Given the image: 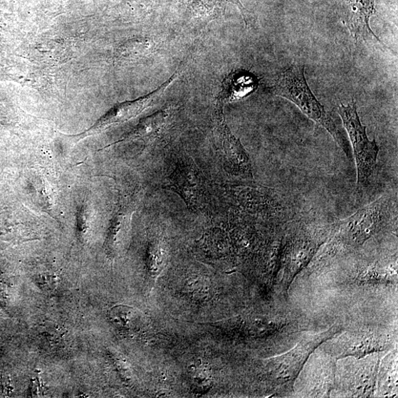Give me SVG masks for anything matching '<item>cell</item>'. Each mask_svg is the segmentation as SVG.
Masks as SVG:
<instances>
[{"label": "cell", "instance_id": "17", "mask_svg": "<svg viewBox=\"0 0 398 398\" xmlns=\"http://www.w3.org/2000/svg\"><path fill=\"white\" fill-rule=\"evenodd\" d=\"M193 383L196 388L205 390L211 387V375L206 369L197 368L192 375Z\"/></svg>", "mask_w": 398, "mask_h": 398}, {"label": "cell", "instance_id": "1", "mask_svg": "<svg viewBox=\"0 0 398 398\" xmlns=\"http://www.w3.org/2000/svg\"><path fill=\"white\" fill-rule=\"evenodd\" d=\"M274 93L292 103L310 120L325 129L350 157L349 144L331 115L310 90L305 77V67L294 65L282 73L274 86Z\"/></svg>", "mask_w": 398, "mask_h": 398}, {"label": "cell", "instance_id": "11", "mask_svg": "<svg viewBox=\"0 0 398 398\" xmlns=\"http://www.w3.org/2000/svg\"><path fill=\"white\" fill-rule=\"evenodd\" d=\"M258 88L257 78L247 72H239L231 75L227 81V85L222 100H236L243 98Z\"/></svg>", "mask_w": 398, "mask_h": 398}, {"label": "cell", "instance_id": "2", "mask_svg": "<svg viewBox=\"0 0 398 398\" xmlns=\"http://www.w3.org/2000/svg\"><path fill=\"white\" fill-rule=\"evenodd\" d=\"M391 201L382 197L350 217L335 224L332 229V248H355L378 234L390 216Z\"/></svg>", "mask_w": 398, "mask_h": 398}, {"label": "cell", "instance_id": "3", "mask_svg": "<svg viewBox=\"0 0 398 398\" xmlns=\"http://www.w3.org/2000/svg\"><path fill=\"white\" fill-rule=\"evenodd\" d=\"M338 113L342 119L352 146L357 169V184L360 187H366L378 159L379 145L375 140H369L366 127L360 120L357 105L354 100L347 106L341 104Z\"/></svg>", "mask_w": 398, "mask_h": 398}, {"label": "cell", "instance_id": "16", "mask_svg": "<svg viewBox=\"0 0 398 398\" xmlns=\"http://www.w3.org/2000/svg\"><path fill=\"white\" fill-rule=\"evenodd\" d=\"M136 317L135 309L127 305H117L110 311V320L121 328H130Z\"/></svg>", "mask_w": 398, "mask_h": 398}, {"label": "cell", "instance_id": "21", "mask_svg": "<svg viewBox=\"0 0 398 398\" xmlns=\"http://www.w3.org/2000/svg\"><path fill=\"white\" fill-rule=\"evenodd\" d=\"M43 382L39 379V377H36L35 379H32L31 383V392L34 397H38L39 394L44 391Z\"/></svg>", "mask_w": 398, "mask_h": 398}, {"label": "cell", "instance_id": "19", "mask_svg": "<svg viewBox=\"0 0 398 398\" xmlns=\"http://www.w3.org/2000/svg\"><path fill=\"white\" fill-rule=\"evenodd\" d=\"M78 226L80 233L83 236L87 234L89 227V214L88 209L82 206L78 214Z\"/></svg>", "mask_w": 398, "mask_h": 398}, {"label": "cell", "instance_id": "10", "mask_svg": "<svg viewBox=\"0 0 398 398\" xmlns=\"http://www.w3.org/2000/svg\"><path fill=\"white\" fill-rule=\"evenodd\" d=\"M169 187L179 194L185 203L195 209L197 206L200 178L194 164L182 160L169 179Z\"/></svg>", "mask_w": 398, "mask_h": 398}, {"label": "cell", "instance_id": "5", "mask_svg": "<svg viewBox=\"0 0 398 398\" xmlns=\"http://www.w3.org/2000/svg\"><path fill=\"white\" fill-rule=\"evenodd\" d=\"M340 331L337 328H332L325 332L306 337L294 349L271 361L268 369L272 380L282 386L294 382L310 355Z\"/></svg>", "mask_w": 398, "mask_h": 398}, {"label": "cell", "instance_id": "13", "mask_svg": "<svg viewBox=\"0 0 398 398\" xmlns=\"http://www.w3.org/2000/svg\"><path fill=\"white\" fill-rule=\"evenodd\" d=\"M167 117L169 114L162 110L144 119L136 130L130 135V137L151 140L157 137L163 129Z\"/></svg>", "mask_w": 398, "mask_h": 398}, {"label": "cell", "instance_id": "12", "mask_svg": "<svg viewBox=\"0 0 398 398\" xmlns=\"http://www.w3.org/2000/svg\"><path fill=\"white\" fill-rule=\"evenodd\" d=\"M396 281L395 268L384 266L379 263L363 268L356 278V282L364 284L394 283Z\"/></svg>", "mask_w": 398, "mask_h": 398}, {"label": "cell", "instance_id": "4", "mask_svg": "<svg viewBox=\"0 0 398 398\" xmlns=\"http://www.w3.org/2000/svg\"><path fill=\"white\" fill-rule=\"evenodd\" d=\"M324 240L317 231L305 226L287 237L281 249L279 267L283 271V288L287 291L300 272L317 253Z\"/></svg>", "mask_w": 398, "mask_h": 398}, {"label": "cell", "instance_id": "14", "mask_svg": "<svg viewBox=\"0 0 398 398\" xmlns=\"http://www.w3.org/2000/svg\"><path fill=\"white\" fill-rule=\"evenodd\" d=\"M166 260V249L164 243L160 239L154 240L150 245L147 256L149 269L154 274L163 268Z\"/></svg>", "mask_w": 398, "mask_h": 398}, {"label": "cell", "instance_id": "18", "mask_svg": "<svg viewBox=\"0 0 398 398\" xmlns=\"http://www.w3.org/2000/svg\"><path fill=\"white\" fill-rule=\"evenodd\" d=\"M36 280L39 288L46 291H52L57 287V277L54 275L50 273L40 274L37 276Z\"/></svg>", "mask_w": 398, "mask_h": 398}, {"label": "cell", "instance_id": "9", "mask_svg": "<svg viewBox=\"0 0 398 398\" xmlns=\"http://www.w3.org/2000/svg\"><path fill=\"white\" fill-rule=\"evenodd\" d=\"M222 145L226 163L230 172L238 176L253 178V167L243 145L230 131L221 112Z\"/></svg>", "mask_w": 398, "mask_h": 398}, {"label": "cell", "instance_id": "8", "mask_svg": "<svg viewBox=\"0 0 398 398\" xmlns=\"http://www.w3.org/2000/svg\"><path fill=\"white\" fill-rule=\"evenodd\" d=\"M345 374L344 381L347 390L355 397H369L375 391L380 360L378 358L358 359Z\"/></svg>", "mask_w": 398, "mask_h": 398}, {"label": "cell", "instance_id": "15", "mask_svg": "<svg viewBox=\"0 0 398 398\" xmlns=\"http://www.w3.org/2000/svg\"><path fill=\"white\" fill-rule=\"evenodd\" d=\"M129 211L128 209L121 206L112 221L108 238V247L110 251L113 250L125 224L130 217Z\"/></svg>", "mask_w": 398, "mask_h": 398}, {"label": "cell", "instance_id": "7", "mask_svg": "<svg viewBox=\"0 0 398 398\" xmlns=\"http://www.w3.org/2000/svg\"><path fill=\"white\" fill-rule=\"evenodd\" d=\"M343 22L348 28L355 43H380L370 26L371 16L375 12L373 0H341Z\"/></svg>", "mask_w": 398, "mask_h": 398}, {"label": "cell", "instance_id": "20", "mask_svg": "<svg viewBox=\"0 0 398 398\" xmlns=\"http://www.w3.org/2000/svg\"><path fill=\"white\" fill-rule=\"evenodd\" d=\"M46 336L51 340H58L63 336V330L57 325L50 323L44 328Z\"/></svg>", "mask_w": 398, "mask_h": 398}, {"label": "cell", "instance_id": "6", "mask_svg": "<svg viewBox=\"0 0 398 398\" xmlns=\"http://www.w3.org/2000/svg\"><path fill=\"white\" fill-rule=\"evenodd\" d=\"M331 344V351L337 360L346 357L365 358L387 349L390 345L388 335L372 330L347 332Z\"/></svg>", "mask_w": 398, "mask_h": 398}]
</instances>
